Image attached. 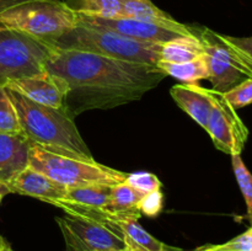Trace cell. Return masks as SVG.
<instances>
[{
  "mask_svg": "<svg viewBox=\"0 0 252 251\" xmlns=\"http://www.w3.org/2000/svg\"><path fill=\"white\" fill-rule=\"evenodd\" d=\"M208 248L214 250H225V251H252V226L244 231L240 235L230 239L224 244H209Z\"/></svg>",
  "mask_w": 252,
  "mask_h": 251,
  "instance_id": "obj_27",
  "label": "cell"
},
{
  "mask_svg": "<svg viewBox=\"0 0 252 251\" xmlns=\"http://www.w3.org/2000/svg\"><path fill=\"white\" fill-rule=\"evenodd\" d=\"M4 86L17 91L29 100L39 105L66 111L65 98L69 94L68 83L63 78L48 70L9 80Z\"/></svg>",
  "mask_w": 252,
  "mask_h": 251,
  "instance_id": "obj_10",
  "label": "cell"
},
{
  "mask_svg": "<svg viewBox=\"0 0 252 251\" xmlns=\"http://www.w3.org/2000/svg\"><path fill=\"white\" fill-rule=\"evenodd\" d=\"M7 94L15 106L22 133L33 144L54 154L94 159L76 127L75 118L66 111L39 105L11 89H7Z\"/></svg>",
  "mask_w": 252,
  "mask_h": 251,
  "instance_id": "obj_2",
  "label": "cell"
},
{
  "mask_svg": "<svg viewBox=\"0 0 252 251\" xmlns=\"http://www.w3.org/2000/svg\"><path fill=\"white\" fill-rule=\"evenodd\" d=\"M46 70L68 83L65 110L73 118L85 111L108 110L139 100L166 78L155 65L57 47L47 59Z\"/></svg>",
  "mask_w": 252,
  "mask_h": 251,
  "instance_id": "obj_1",
  "label": "cell"
},
{
  "mask_svg": "<svg viewBox=\"0 0 252 251\" xmlns=\"http://www.w3.org/2000/svg\"><path fill=\"white\" fill-rule=\"evenodd\" d=\"M138 208L142 216L149 217V218H155L159 216L164 208V194L161 189L145 193L140 199Z\"/></svg>",
  "mask_w": 252,
  "mask_h": 251,
  "instance_id": "obj_26",
  "label": "cell"
},
{
  "mask_svg": "<svg viewBox=\"0 0 252 251\" xmlns=\"http://www.w3.org/2000/svg\"><path fill=\"white\" fill-rule=\"evenodd\" d=\"M126 251H134V250H132V249H126ZM159 251H182L181 249H177V248H171V246H167V245H165L164 248L161 249V250H159Z\"/></svg>",
  "mask_w": 252,
  "mask_h": 251,
  "instance_id": "obj_32",
  "label": "cell"
},
{
  "mask_svg": "<svg viewBox=\"0 0 252 251\" xmlns=\"http://www.w3.org/2000/svg\"><path fill=\"white\" fill-rule=\"evenodd\" d=\"M111 186H85L68 188L65 196L53 202L52 206L58 203L70 204L81 208L108 209L110 204Z\"/></svg>",
  "mask_w": 252,
  "mask_h": 251,
  "instance_id": "obj_16",
  "label": "cell"
},
{
  "mask_svg": "<svg viewBox=\"0 0 252 251\" xmlns=\"http://www.w3.org/2000/svg\"><path fill=\"white\" fill-rule=\"evenodd\" d=\"M231 165H233L234 174H235L241 193L245 198L246 209H248L246 218L252 226V174L249 171L246 165L244 164L241 154L231 155Z\"/></svg>",
  "mask_w": 252,
  "mask_h": 251,
  "instance_id": "obj_22",
  "label": "cell"
},
{
  "mask_svg": "<svg viewBox=\"0 0 252 251\" xmlns=\"http://www.w3.org/2000/svg\"><path fill=\"white\" fill-rule=\"evenodd\" d=\"M32 142L24 133L0 132V184H5L29 165Z\"/></svg>",
  "mask_w": 252,
  "mask_h": 251,
  "instance_id": "obj_14",
  "label": "cell"
},
{
  "mask_svg": "<svg viewBox=\"0 0 252 251\" xmlns=\"http://www.w3.org/2000/svg\"><path fill=\"white\" fill-rule=\"evenodd\" d=\"M0 132L22 133L15 106L4 85H0Z\"/></svg>",
  "mask_w": 252,
  "mask_h": 251,
  "instance_id": "obj_23",
  "label": "cell"
},
{
  "mask_svg": "<svg viewBox=\"0 0 252 251\" xmlns=\"http://www.w3.org/2000/svg\"><path fill=\"white\" fill-rule=\"evenodd\" d=\"M0 251H14V249L11 248L9 243L6 241V239L0 234Z\"/></svg>",
  "mask_w": 252,
  "mask_h": 251,
  "instance_id": "obj_30",
  "label": "cell"
},
{
  "mask_svg": "<svg viewBox=\"0 0 252 251\" xmlns=\"http://www.w3.org/2000/svg\"><path fill=\"white\" fill-rule=\"evenodd\" d=\"M207 133L214 147L228 155L241 154L249 138V129L220 94L214 93L213 107L209 116Z\"/></svg>",
  "mask_w": 252,
  "mask_h": 251,
  "instance_id": "obj_9",
  "label": "cell"
},
{
  "mask_svg": "<svg viewBox=\"0 0 252 251\" xmlns=\"http://www.w3.org/2000/svg\"><path fill=\"white\" fill-rule=\"evenodd\" d=\"M102 251H118V250H102ZM123 251H126V250H123Z\"/></svg>",
  "mask_w": 252,
  "mask_h": 251,
  "instance_id": "obj_34",
  "label": "cell"
},
{
  "mask_svg": "<svg viewBox=\"0 0 252 251\" xmlns=\"http://www.w3.org/2000/svg\"><path fill=\"white\" fill-rule=\"evenodd\" d=\"M29 165L66 188L85 186H115L125 182L127 172L97 162L95 159L54 154L32 143Z\"/></svg>",
  "mask_w": 252,
  "mask_h": 251,
  "instance_id": "obj_4",
  "label": "cell"
},
{
  "mask_svg": "<svg viewBox=\"0 0 252 251\" xmlns=\"http://www.w3.org/2000/svg\"><path fill=\"white\" fill-rule=\"evenodd\" d=\"M68 251L126 250L122 231L88 219L64 216L57 217Z\"/></svg>",
  "mask_w": 252,
  "mask_h": 251,
  "instance_id": "obj_8",
  "label": "cell"
},
{
  "mask_svg": "<svg viewBox=\"0 0 252 251\" xmlns=\"http://www.w3.org/2000/svg\"><path fill=\"white\" fill-rule=\"evenodd\" d=\"M123 16L145 21L158 22L184 32L187 36H196L194 26L185 25L175 20L171 15L158 7L152 0H120Z\"/></svg>",
  "mask_w": 252,
  "mask_h": 251,
  "instance_id": "obj_15",
  "label": "cell"
},
{
  "mask_svg": "<svg viewBox=\"0 0 252 251\" xmlns=\"http://www.w3.org/2000/svg\"><path fill=\"white\" fill-rule=\"evenodd\" d=\"M229 39L238 47L243 53L248 57L249 62L252 65V36L251 37H233L229 36Z\"/></svg>",
  "mask_w": 252,
  "mask_h": 251,
  "instance_id": "obj_28",
  "label": "cell"
},
{
  "mask_svg": "<svg viewBox=\"0 0 252 251\" xmlns=\"http://www.w3.org/2000/svg\"><path fill=\"white\" fill-rule=\"evenodd\" d=\"M203 54V44L196 36H179L160 47V61L171 63H184Z\"/></svg>",
  "mask_w": 252,
  "mask_h": 251,
  "instance_id": "obj_17",
  "label": "cell"
},
{
  "mask_svg": "<svg viewBox=\"0 0 252 251\" xmlns=\"http://www.w3.org/2000/svg\"><path fill=\"white\" fill-rule=\"evenodd\" d=\"M196 37L203 44L209 69L212 90L225 94L246 79L252 78V65L248 57L229 39L208 27L194 26Z\"/></svg>",
  "mask_w": 252,
  "mask_h": 251,
  "instance_id": "obj_6",
  "label": "cell"
},
{
  "mask_svg": "<svg viewBox=\"0 0 252 251\" xmlns=\"http://www.w3.org/2000/svg\"><path fill=\"white\" fill-rule=\"evenodd\" d=\"M78 16L113 19L123 16L120 0H63Z\"/></svg>",
  "mask_w": 252,
  "mask_h": 251,
  "instance_id": "obj_21",
  "label": "cell"
},
{
  "mask_svg": "<svg viewBox=\"0 0 252 251\" xmlns=\"http://www.w3.org/2000/svg\"><path fill=\"white\" fill-rule=\"evenodd\" d=\"M172 100L194 122L206 129L213 107L214 91L197 83H184L174 85L170 90Z\"/></svg>",
  "mask_w": 252,
  "mask_h": 251,
  "instance_id": "obj_13",
  "label": "cell"
},
{
  "mask_svg": "<svg viewBox=\"0 0 252 251\" xmlns=\"http://www.w3.org/2000/svg\"><path fill=\"white\" fill-rule=\"evenodd\" d=\"M32 1V0H0V14L6 10L11 9V7L17 6V5H21L24 2Z\"/></svg>",
  "mask_w": 252,
  "mask_h": 251,
  "instance_id": "obj_29",
  "label": "cell"
},
{
  "mask_svg": "<svg viewBox=\"0 0 252 251\" xmlns=\"http://www.w3.org/2000/svg\"><path fill=\"white\" fill-rule=\"evenodd\" d=\"M79 21L84 22V24L94 25V26L103 27V29L117 32V33L129 37L132 39L150 42V43L162 44L179 36H187L184 32L166 26V25L127 16L113 17V19L79 16Z\"/></svg>",
  "mask_w": 252,
  "mask_h": 251,
  "instance_id": "obj_11",
  "label": "cell"
},
{
  "mask_svg": "<svg viewBox=\"0 0 252 251\" xmlns=\"http://www.w3.org/2000/svg\"><path fill=\"white\" fill-rule=\"evenodd\" d=\"M1 30H2V26H0V31H1Z\"/></svg>",
  "mask_w": 252,
  "mask_h": 251,
  "instance_id": "obj_35",
  "label": "cell"
},
{
  "mask_svg": "<svg viewBox=\"0 0 252 251\" xmlns=\"http://www.w3.org/2000/svg\"><path fill=\"white\" fill-rule=\"evenodd\" d=\"M117 225L125 238L126 249H132L134 251H159L166 245L148 233L138 223V219H126Z\"/></svg>",
  "mask_w": 252,
  "mask_h": 251,
  "instance_id": "obj_20",
  "label": "cell"
},
{
  "mask_svg": "<svg viewBox=\"0 0 252 251\" xmlns=\"http://www.w3.org/2000/svg\"><path fill=\"white\" fill-rule=\"evenodd\" d=\"M125 182L134 189H137V191L142 192L143 194L158 191V189H161L162 187L159 177L153 174V172L148 171H138L128 174Z\"/></svg>",
  "mask_w": 252,
  "mask_h": 251,
  "instance_id": "obj_25",
  "label": "cell"
},
{
  "mask_svg": "<svg viewBox=\"0 0 252 251\" xmlns=\"http://www.w3.org/2000/svg\"><path fill=\"white\" fill-rule=\"evenodd\" d=\"M158 68L166 76L177 79L184 83H197L209 78L208 63L206 57L201 56L192 61L184 63H171V62L159 61L157 64Z\"/></svg>",
  "mask_w": 252,
  "mask_h": 251,
  "instance_id": "obj_18",
  "label": "cell"
},
{
  "mask_svg": "<svg viewBox=\"0 0 252 251\" xmlns=\"http://www.w3.org/2000/svg\"><path fill=\"white\" fill-rule=\"evenodd\" d=\"M53 47L31 36L2 27L0 31V85L46 70Z\"/></svg>",
  "mask_w": 252,
  "mask_h": 251,
  "instance_id": "obj_7",
  "label": "cell"
},
{
  "mask_svg": "<svg viewBox=\"0 0 252 251\" xmlns=\"http://www.w3.org/2000/svg\"><path fill=\"white\" fill-rule=\"evenodd\" d=\"M7 193H10L9 189H7V187L5 186L4 184H0V203H1L2 198H4Z\"/></svg>",
  "mask_w": 252,
  "mask_h": 251,
  "instance_id": "obj_31",
  "label": "cell"
},
{
  "mask_svg": "<svg viewBox=\"0 0 252 251\" xmlns=\"http://www.w3.org/2000/svg\"><path fill=\"white\" fill-rule=\"evenodd\" d=\"M78 22L79 16L63 0H32L0 14V26L47 43L73 30Z\"/></svg>",
  "mask_w": 252,
  "mask_h": 251,
  "instance_id": "obj_5",
  "label": "cell"
},
{
  "mask_svg": "<svg viewBox=\"0 0 252 251\" xmlns=\"http://www.w3.org/2000/svg\"><path fill=\"white\" fill-rule=\"evenodd\" d=\"M193 251H225V250H214V249L208 248V245H204V246H199V248L194 249Z\"/></svg>",
  "mask_w": 252,
  "mask_h": 251,
  "instance_id": "obj_33",
  "label": "cell"
},
{
  "mask_svg": "<svg viewBox=\"0 0 252 251\" xmlns=\"http://www.w3.org/2000/svg\"><path fill=\"white\" fill-rule=\"evenodd\" d=\"M144 194L142 192L134 189L126 182L115 185L111 187L108 211L121 214V216L129 217V218L139 219L142 214L138 206Z\"/></svg>",
  "mask_w": 252,
  "mask_h": 251,
  "instance_id": "obj_19",
  "label": "cell"
},
{
  "mask_svg": "<svg viewBox=\"0 0 252 251\" xmlns=\"http://www.w3.org/2000/svg\"><path fill=\"white\" fill-rule=\"evenodd\" d=\"M47 43V42H46ZM62 49H75L100 54L130 63L149 64L157 66L160 61L159 43H150L132 39L103 27L78 22L73 30L59 38L48 42Z\"/></svg>",
  "mask_w": 252,
  "mask_h": 251,
  "instance_id": "obj_3",
  "label": "cell"
},
{
  "mask_svg": "<svg viewBox=\"0 0 252 251\" xmlns=\"http://www.w3.org/2000/svg\"><path fill=\"white\" fill-rule=\"evenodd\" d=\"M221 97L234 108H244L252 103V78L246 79L228 93L220 94Z\"/></svg>",
  "mask_w": 252,
  "mask_h": 251,
  "instance_id": "obj_24",
  "label": "cell"
},
{
  "mask_svg": "<svg viewBox=\"0 0 252 251\" xmlns=\"http://www.w3.org/2000/svg\"><path fill=\"white\" fill-rule=\"evenodd\" d=\"M4 185L7 187L10 193L33 197L48 204L63 198L68 191L65 186L58 184L30 165H27L24 170L11 177Z\"/></svg>",
  "mask_w": 252,
  "mask_h": 251,
  "instance_id": "obj_12",
  "label": "cell"
}]
</instances>
